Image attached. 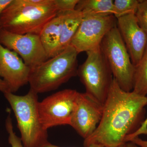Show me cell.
<instances>
[{"mask_svg": "<svg viewBox=\"0 0 147 147\" xmlns=\"http://www.w3.org/2000/svg\"><path fill=\"white\" fill-rule=\"evenodd\" d=\"M147 105L146 96L122 89L113 78L103 104L102 117L91 136L84 139V147L92 144L117 147L139 128Z\"/></svg>", "mask_w": 147, "mask_h": 147, "instance_id": "1", "label": "cell"}, {"mask_svg": "<svg viewBox=\"0 0 147 147\" xmlns=\"http://www.w3.org/2000/svg\"><path fill=\"white\" fill-rule=\"evenodd\" d=\"M57 14L53 0H13L2 13L0 26L16 34L39 35Z\"/></svg>", "mask_w": 147, "mask_h": 147, "instance_id": "2", "label": "cell"}, {"mask_svg": "<svg viewBox=\"0 0 147 147\" xmlns=\"http://www.w3.org/2000/svg\"><path fill=\"white\" fill-rule=\"evenodd\" d=\"M78 55L70 45L55 57L31 68L30 89L37 94L51 91L77 76Z\"/></svg>", "mask_w": 147, "mask_h": 147, "instance_id": "3", "label": "cell"}, {"mask_svg": "<svg viewBox=\"0 0 147 147\" xmlns=\"http://www.w3.org/2000/svg\"><path fill=\"white\" fill-rule=\"evenodd\" d=\"M4 94L15 115L23 146L40 147L47 143V130L40 118L37 94L30 89L24 96L11 92Z\"/></svg>", "mask_w": 147, "mask_h": 147, "instance_id": "4", "label": "cell"}, {"mask_svg": "<svg viewBox=\"0 0 147 147\" xmlns=\"http://www.w3.org/2000/svg\"><path fill=\"white\" fill-rule=\"evenodd\" d=\"M100 47L113 78L122 89L132 91L135 66L131 62L117 25L105 35Z\"/></svg>", "mask_w": 147, "mask_h": 147, "instance_id": "5", "label": "cell"}, {"mask_svg": "<svg viewBox=\"0 0 147 147\" xmlns=\"http://www.w3.org/2000/svg\"><path fill=\"white\" fill-rule=\"evenodd\" d=\"M86 53V59L78 67L77 75L86 93L103 105L113 82V74L100 47Z\"/></svg>", "mask_w": 147, "mask_h": 147, "instance_id": "6", "label": "cell"}, {"mask_svg": "<svg viewBox=\"0 0 147 147\" xmlns=\"http://www.w3.org/2000/svg\"><path fill=\"white\" fill-rule=\"evenodd\" d=\"M78 92L65 89L45 98L38 102V112L46 130L58 125H69Z\"/></svg>", "mask_w": 147, "mask_h": 147, "instance_id": "7", "label": "cell"}, {"mask_svg": "<svg viewBox=\"0 0 147 147\" xmlns=\"http://www.w3.org/2000/svg\"><path fill=\"white\" fill-rule=\"evenodd\" d=\"M116 26L113 15L104 16H83L70 45L78 54L100 47L105 35Z\"/></svg>", "mask_w": 147, "mask_h": 147, "instance_id": "8", "label": "cell"}, {"mask_svg": "<svg viewBox=\"0 0 147 147\" xmlns=\"http://www.w3.org/2000/svg\"><path fill=\"white\" fill-rule=\"evenodd\" d=\"M0 43L20 55L25 63L31 68L49 59L39 35L16 34L1 29Z\"/></svg>", "mask_w": 147, "mask_h": 147, "instance_id": "9", "label": "cell"}, {"mask_svg": "<svg viewBox=\"0 0 147 147\" xmlns=\"http://www.w3.org/2000/svg\"><path fill=\"white\" fill-rule=\"evenodd\" d=\"M103 105L86 92H78L70 125L84 139L93 134L102 117Z\"/></svg>", "mask_w": 147, "mask_h": 147, "instance_id": "10", "label": "cell"}, {"mask_svg": "<svg viewBox=\"0 0 147 147\" xmlns=\"http://www.w3.org/2000/svg\"><path fill=\"white\" fill-rule=\"evenodd\" d=\"M31 68L18 54L0 43V77L14 93L29 83Z\"/></svg>", "mask_w": 147, "mask_h": 147, "instance_id": "11", "label": "cell"}, {"mask_svg": "<svg viewBox=\"0 0 147 147\" xmlns=\"http://www.w3.org/2000/svg\"><path fill=\"white\" fill-rule=\"evenodd\" d=\"M117 24L131 62L136 67L146 50L147 34L139 26L135 14H128L117 18Z\"/></svg>", "mask_w": 147, "mask_h": 147, "instance_id": "12", "label": "cell"}, {"mask_svg": "<svg viewBox=\"0 0 147 147\" xmlns=\"http://www.w3.org/2000/svg\"><path fill=\"white\" fill-rule=\"evenodd\" d=\"M62 23V14L58 12L57 16L44 26L39 35L49 59L58 55Z\"/></svg>", "mask_w": 147, "mask_h": 147, "instance_id": "13", "label": "cell"}, {"mask_svg": "<svg viewBox=\"0 0 147 147\" xmlns=\"http://www.w3.org/2000/svg\"><path fill=\"white\" fill-rule=\"evenodd\" d=\"M60 13L63 15V23L58 54L70 45L83 18L82 12L78 10Z\"/></svg>", "mask_w": 147, "mask_h": 147, "instance_id": "14", "label": "cell"}, {"mask_svg": "<svg viewBox=\"0 0 147 147\" xmlns=\"http://www.w3.org/2000/svg\"><path fill=\"white\" fill-rule=\"evenodd\" d=\"M112 0H79L76 10L83 16H104L113 15L114 3Z\"/></svg>", "mask_w": 147, "mask_h": 147, "instance_id": "15", "label": "cell"}, {"mask_svg": "<svg viewBox=\"0 0 147 147\" xmlns=\"http://www.w3.org/2000/svg\"><path fill=\"white\" fill-rule=\"evenodd\" d=\"M132 91L143 96L147 95V45L139 63L135 67Z\"/></svg>", "mask_w": 147, "mask_h": 147, "instance_id": "16", "label": "cell"}, {"mask_svg": "<svg viewBox=\"0 0 147 147\" xmlns=\"http://www.w3.org/2000/svg\"><path fill=\"white\" fill-rule=\"evenodd\" d=\"M140 2L139 0H115L113 1V16L117 19L130 14H136Z\"/></svg>", "mask_w": 147, "mask_h": 147, "instance_id": "17", "label": "cell"}, {"mask_svg": "<svg viewBox=\"0 0 147 147\" xmlns=\"http://www.w3.org/2000/svg\"><path fill=\"white\" fill-rule=\"evenodd\" d=\"M5 128L8 134V142L11 147H24L21 138L13 131L12 119L9 113L5 120Z\"/></svg>", "mask_w": 147, "mask_h": 147, "instance_id": "18", "label": "cell"}, {"mask_svg": "<svg viewBox=\"0 0 147 147\" xmlns=\"http://www.w3.org/2000/svg\"><path fill=\"white\" fill-rule=\"evenodd\" d=\"M135 15L139 26L147 34V0L140 1Z\"/></svg>", "mask_w": 147, "mask_h": 147, "instance_id": "19", "label": "cell"}, {"mask_svg": "<svg viewBox=\"0 0 147 147\" xmlns=\"http://www.w3.org/2000/svg\"><path fill=\"white\" fill-rule=\"evenodd\" d=\"M58 12H65L76 10L79 0H53Z\"/></svg>", "mask_w": 147, "mask_h": 147, "instance_id": "20", "label": "cell"}, {"mask_svg": "<svg viewBox=\"0 0 147 147\" xmlns=\"http://www.w3.org/2000/svg\"><path fill=\"white\" fill-rule=\"evenodd\" d=\"M142 134L147 135V117L142 123L139 128L132 134L127 136L125 139V143L131 142L132 139L136 137H139V135Z\"/></svg>", "mask_w": 147, "mask_h": 147, "instance_id": "21", "label": "cell"}, {"mask_svg": "<svg viewBox=\"0 0 147 147\" xmlns=\"http://www.w3.org/2000/svg\"><path fill=\"white\" fill-rule=\"evenodd\" d=\"M13 0H0V17L3 11L5 10Z\"/></svg>", "mask_w": 147, "mask_h": 147, "instance_id": "22", "label": "cell"}, {"mask_svg": "<svg viewBox=\"0 0 147 147\" xmlns=\"http://www.w3.org/2000/svg\"><path fill=\"white\" fill-rule=\"evenodd\" d=\"M140 147H147V141L142 140L139 137H136L131 142Z\"/></svg>", "mask_w": 147, "mask_h": 147, "instance_id": "23", "label": "cell"}, {"mask_svg": "<svg viewBox=\"0 0 147 147\" xmlns=\"http://www.w3.org/2000/svg\"><path fill=\"white\" fill-rule=\"evenodd\" d=\"M0 91L2 92L3 93L11 92L8 86L3 79L0 77Z\"/></svg>", "mask_w": 147, "mask_h": 147, "instance_id": "24", "label": "cell"}, {"mask_svg": "<svg viewBox=\"0 0 147 147\" xmlns=\"http://www.w3.org/2000/svg\"><path fill=\"white\" fill-rule=\"evenodd\" d=\"M40 147H61L59 146H56V145H53V144H51V143H49V142L46 143L42 146ZM84 147H104L102 146H100L99 145L97 144H92L90 145V146H88Z\"/></svg>", "mask_w": 147, "mask_h": 147, "instance_id": "25", "label": "cell"}, {"mask_svg": "<svg viewBox=\"0 0 147 147\" xmlns=\"http://www.w3.org/2000/svg\"><path fill=\"white\" fill-rule=\"evenodd\" d=\"M125 147H140L131 142H127L125 144Z\"/></svg>", "mask_w": 147, "mask_h": 147, "instance_id": "26", "label": "cell"}, {"mask_svg": "<svg viewBox=\"0 0 147 147\" xmlns=\"http://www.w3.org/2000/svg\"><path fill=\"white\" fill-rule=\"evenodd\" d=\"M125 144H124L123 145H121V146H119L117 147H125Z\"/></svg>", "mask_w": 147, "mask_h": 147, "instance_id": "27", "label": "cell"}, {"mask_svg": "<svg viewBox=\"0 0 147 147\" xmlns=\"http://www.w3.org/2000/svg\"><path fill=\"white\" fill-rule=\"evenodd\" d=\"M1 26H0V31H1Z\"/></svg>", "mask_w": 147, "mask_h": 147, "instance_id": "28", "label": "cell"}]
</instances>
